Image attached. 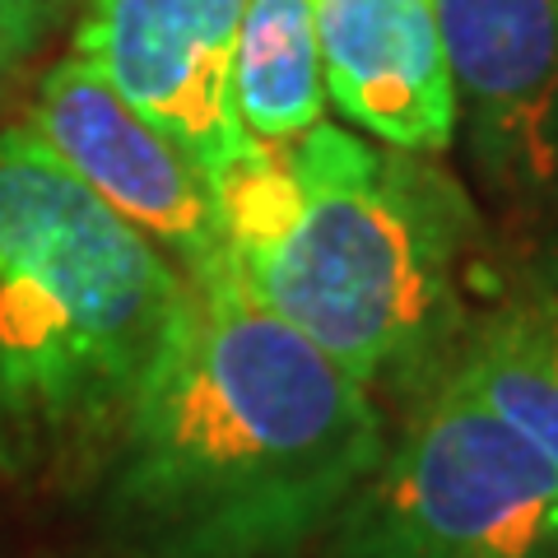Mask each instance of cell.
I'll return each mask as SVG.
<instances>
[{"mask_svg": "<svg viewBox=\"0 0 558 558\" xmlns=\"http://www.w3.org/2000/svg\"><path fill=\"white\" fill-rule=\"evenodd\" d=\"M326 102L377 145L433 154L457 140V89L433 0H312Z\"/></svg>", "mask_w": 558, "mask_h": 558, "instance_id": "ba28073f", "label": "cell"}, {"mask_svg": "<svg viewBox=\"0 0 558 558\" xmlns=\"http://www.w3.org/2000/svg\"><path fill=\"white\" fill-rule=\"evenodd\" d=\"M24 126L112 215L145 233L186 275V284L229 270L223 219L205 168L178 140L149 126L80 51L43 75Z\"/></svg>", "mask_w": 558, "mask_h": 558, "instance_id": "5b68a950", "label": "cell"}, {"mask_svg": "<svg viewBox=\"0 0 558 558\" xmlns=\"http://www.w3.org/2000/svg\"><path fill=\"white\" fill-rule=\"evenodd\" d=\"M186 303V275L28 126L0 131V484L89 494Z\"/></svg>", "mask_w": 558, "mask_h": 558, "instance_id": "3957f363", "label": "cell"}, {"mask_svg": "<svg viewBox=\"0 0 558 558\" xmlns=\"http://www.w3.org/2000/svg\"><path fill=\"white\" fill-rule=\"evenodd\" d=\"M381 400L229 270L182 317L94 480L108 558H299L387 451Z\"/></svg>", "mask_w": 558, "mask_h": 558, "instance_id": "6da1fadb", "label": "cell"}, {"mask_svg": "<svg viewBox=\"0 0 558 558\" xmlns=\"http://www.w3.org/2000/svg\"><path fill=\"white\" fill-rule=\"evenodd\" d=\"M457 131L484 191L517 219H558V0H433Z\"/></svg>", "mask_w": 558, "mask_h": 558, "instance_id": "8992f818", "label": "cell"}, {"mask_svg": "<svg viewBox=\"0 0 558 558\" xmlns=\"http://www.w3.org/2000/svg\"><path fill=\"white\" fill-rule=\"evenodd\" d=\"M451 368L558 470V229L494 266Z\"/></svg>", "mask_w": 558, "mask_h": 558, "instance_id": "9c48e42d", "label": "cell"}, {"mask_svg": "<svg viewBox=\"0 0 558 558\" xmlns=\"http://www.w3.org/2000/svg\"><path fill=\"white\" fill-rule=\"evenodd\" d=\"M209 186L242 289L373 396L410 400L457 363L494 252L433 154L317 121L284 145L252 140Z\"/></svg>", "mask_w": 558, "mask_h": 558, "instance_id": "7a4b0ae2", "label": "cell"}, {"mask_svg": "<svg viewBox=\"0 0 558 558\" xmlns=\"http://www.w3.org/2000/svg\"><path fill=\"white\" fill-rule=\"evenodd\" d=\"M233 112L256 145L299 140L326 117L312 0H247L233 47Z\"/></svg>", "mask_w": 558, "mask_h": 558, "instance_id": "30bf717a", "label": "cell"}, {"mask_svg": "<svg viewBox=\"0 0 558 558\" xmlns=\"http://www.w3.org/2000/svg\"><path fill=\"white\" fill-rule=\"evenodd\" d=\"M247 0H89L75 51L215 182L252 140L233 112Z\"/></svg>", "mask_w": 558, "mask_h": 558, "instance_id": "52a82bcc", "label": "cell"}, {"mask_svg": "<svg viewBox=\"0 0 558 558\" xmlns=\"http://www.w3.org/2000/svg\"><path fill=\"white\" fill-rule=\"evenodd\" d=\"M51 20V0H0V80L38 47Z\"/></svg>", "mask_w": 558, "mask_h": 558, "instance_id": "8fae6325", "label": "cell"}, {"mask_svg": "<svg viewBox=\"0 0 558 558\" xmlns=\"http://www.w3.org/2000/svg\"><path fill=\"white\" fill-rule=\"evenodd\" d=\"M322 558H558V470L447 368L410 396L396 438Z\"/></svg>", "mask_w": 558, "mask_h": 558, "instance_id": "277c9868", "label": "cell"}]
</instances>
